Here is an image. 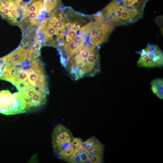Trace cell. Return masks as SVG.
Here are the masks:
<instances>
[{"instance_id":"obj_1","label":"cell","mask_w":163,"mask_h":163,"mask_svg":"<svg viewBox=\"0 0 163 163\" xmlns=\"http://www.w3.org/2000/svg\"><path fill=\"white\" fill-rule=\"evenodd\" d=\"M52 143L54 152L59 159L68 162L82 142L80 138L74 137L71 131L62 124L54 128Z\"/></svg>"},{"instance_id":"obj_2","label":"cell","mask_w":163,"mask_h":163,"mask_svg":"<svg viewBox=\"0 0 163 163\" xmlns=\"http://www.w3.org/2000/svg\"><path fill=\"white\" fill-rule=\"evenodd\" d=\"M104 145L94 136L82 142L67 162L101 163L104 162Z\"/></svg>"},{"instance_id":"obj_3","label":"cell","mask_w":163,"mask_h":163,"mask_svg":"<svg viewBox=\"0 0 163 163\" xmlns=\"http://www.w3.org/2000/svg\"><path fill=\"white\" fill-rule=\"evenodd\" d=\"M26 69V81L37 90L48 95L47 78L44 66L39 58L31 61L26 59L23 62Z\"/></svg>"},{"instance_id":"obj_4","label":"cell","mask_w":163,"mask_h":163,"mask_svg":"<svg viewBox=\"0 0 163 163\" xmlns=\"http://www.w3.org/2000/svg\"><path fill=\"white\" fill-rule=\"evenodd\" d=\"M28 108L19 92L11 94L8 90L0 91V113L7 115L26 112Z\"/></svg>"},{"instance_id":"obj_5","label":"cell","mask_w":163,"mask_h":163,"mask_svg":"<svg viewBox=\"0 0 163 163\" xmlns=\"http://www.w3.org/2000/svg\"><path fill=\"white\" fill-rule=\"evenodd\" d=\"M140 55L137 62L139 67H161L163 65V54L157 45L148 43L145 48L136 52Z\"/></svg>"},{"instance_id":"obj_6","label":"cell","mask_w":163,"mask_h":163,"mask_svg":"<svg viewBox=\"0 0 163 163\" xmlns=\"http://www.w3.org/2000/svg\"><path fill=\"white\" fill-rule=\"evenodd\" d=\"M95 47L90 54L78 71L75 80L86 77H93L101 70L99 49Z\"/></svg>"},{"instance_id":"obj_7","label":"cell","mask_w":163,"mask_h":163,"mask_svg":"<svg viewBox=\"0 0 163 163\" xmlns=\"http://www.w3.org/2000/svg\"><path fill=\"white\" fill-rule=\"evenodd\" d=\"M96 47L89 43L84 44L69 59L66 68L73 79L75 80L81 66Z\"/></svg>"},{"instance_id":"obj_8","label":"cell","mask_w":163,"mask_h":163,"mask_svg":"<svg viewBox=\"0 0 163 163\" xmlns=\"http://www.w3.org/2000/svg\"><path fill=\"white\" fill-rule=\"evenodd\" d=\"M23 11L12 0H0V16L11 25L20 24Z\"/></svg>"},{"instance_id":"obj_9","label":"cell","mask_w":163,"mask_h":163,"mask_svg":"<svg viewBox=\"0 0 163 163\" xmlns=\"http://www.w3.org/2000/svg\"><path fill=\"white\" fill-rule=\"evenodd\" d=\"M29 50V48H23L19 46L16 49L7 55L2 71L8 68L19 65L24 62L27 59Z\"/></svg>"},{"instance_id":"obj_10","label":"cell","mask_w":163,"mask_h":163,"mask_svg":"<svg viewBox=\"0 0 163 163\" xmlns=\"http://www.w3.org/2000/svg\"><path fill=\"white\" fill-rule=\"evenodd\" d=\"M42 46L41 41L37 37L29 49L27 59L31 61L38 58L40 55V50Z\"/></svg>"},{"instance_id":"obj_11","label":"cell","mask_w":163,"mask_h":163,"mask_svg":"<svg viewBox=\"0 0 163 163\" xmlns=\"http://www.w3.org/2000/svg\"><path fill=\"white\" fill-rule=\"evenodd\" d=\"M114 26L104 24L93 29L89 34L90 38L106 34H111L114 28Z\"/></svg>"},{"instance_id":"obj_12","label":"cell","mask_w":163,"mask_h":163,"mask_svg":"<svg viewBox=\"0 0 163 163\" xmlns=\"http://www.w3.org/2000/svg\"><path fill=\"white\" fill-rule=\"evenodd\" d=\"M152 91L158 98L163 99V80L158 78L153 79L150 82Z\"/></svg>"},{"instance_id":"obj_13","label":"cell","mask_w":163,"mask_h":163,"mask_svg":"<svg viewBox=\"0 0 163 163\" xmlns=\"http://www.w3.org/2000/svg\"><path fill=\"white\" fill-rule=\"evenodd\" d=\"M120 2L125 6L133 8L143 11L148 0H119Z\"/></svg>"},{"instance_id":"obj_14","label":"cell","mask_w":163,"mask_h":163,"mask_svg":"<svg viewBox=\"0 0 163 163\" xmlns=\"http://www.w3.org/2000/svg\"><path fill=\"white\" fill-rule=\"evenodd\" d=\"M110 34H108L98 35L89 38V43L94 46H99L101 44L107 41Z\"/></svg>"},{"instance_id":"obj_15","label":"cell","mask_w":163,"mask_h":163,"mask_svg":"<svg viewBox=\"0 0 163 163\" xmlns=\"http://www.w3.org/2000/svg\"><path fill=\"white\" fill-rule=\"evenodd\" d=\"M80 28L81 27L79 25L72 26L67 33L65 42H66L70 41L75 37L77 31L79 30Z\"/></svg>"},{"instance_id":"obj_16","label":"cell","mask_w":163,"mask_h":163,"mask_svg":"<svg viewBox=\"0 0 163 163\" xmlns=\"http://www.w3.org/2000/svg\"><path fill=\"white\" fill-rule=\"evenodd\" d=\"M86 36L83 35H76L71 40L73 41L82 46L86 41Z\"/></svg>"},{"instance_id":"obj_17","label":"cell","mask_w":163,"mask_h":163,"mask_svg":"<svg viewBox=\"0 0 163 163\" xmlns=\"http://www.w3.org/2000/svg\"><path fill=\"white\" fill-rule=\"evenodd\" d=\"M17 5L24 11L25 9L26 3L23 0H12Z\"/></svg>"},{"instance_id":"obj_18","label":"cell","mask_w":163,"mask_h":163,"mask_svg":"<svg viewBox=\"0 0 163 163\" xmlns=\"http://www.w3.org/2000/svg\"><path fill=\"white\" fill-rule=\"evenodd\" d=\"M162 16H159L158 17L156 18V23L160 27V29L161 33H163V28L162 27Z\"/></svg>"},{"instance_id":"obj_19","label":"cell","mask_w":163,"mask_h":163,"mask_svg":"<svg viewBox=\"0 0 163 163\" xmlns=\"http://www.w3.org/2000/svg\"><path fill=\"white\" fill-rule=\"evenodd\" d=\"M6 55L0 58V74L1 73L3 65H4L6 59Z\"/></svg>"}]
</instances>
